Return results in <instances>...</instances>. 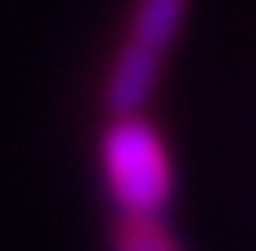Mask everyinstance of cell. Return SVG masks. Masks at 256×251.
<instances>
[{
    "label": "cell",
    "mask_w": 256,
    "mask_h": 251,
    "mask_svg": "<svg viewBox=\"0 0 256 251\" xmlns=\"http://www.w3.org/2000/svg\"><path fill=\"white\" fill-rule=\"evenodd\" d=\"M99 171L104 189L122 216V225H153L162 220L171 193H176V166L153 121L122 117L108 121L99 139Z\"/></svg>",
    "instance_id": "obj_1"
},
{
    "label": "cell",
    "mask_w": 256,
    "mask_h": 251,
    "mask_svg": "<svg viewBox=\"0 0 256 251\" xmlns=\"http://www.w3.org/2000/svg\"><path fill=\"white\" fill-rule=\"evenodd\" d=\"M158 76H162V54L122 40V49H117V58L108 67V81H104V103H108L112 121L144 117V108H148V99L158 90Z\"/></svg>",
    "instance_id": "obj_2"
},
{
    "label": "cell",
    "mask_w": 256,
    "mask_h": 251,
    "mask_svg": "<svg viewBox=\"0 0 256 251\" xmlns=\"http://www.w3.org/2000/svg\"><path fill=\"white\" fill-rule=\"evenodd\" d=\"M184 13H189V0H135L130 4V31L126 40L130 45H144L153 54H166L184 27Z\"/></svg>",
    "instance_id": "obj_3"
},
{
    "label": "cell",
    "mask_w": 256,
    "mask_h": 251,
    "mask_svg": "<svg viewBox=\"0 0 256 251\" xmlns=\"http://www.w3.org/2000/svg\"><path fill=\"white\" fill-rule=\"evenodd\" d=\"M112 251H180V247L162 229V220H153V225H117Z\"/></svg>",
    "instance_id": "obj_4"
}]
</instances>
